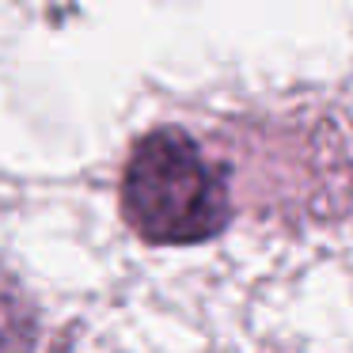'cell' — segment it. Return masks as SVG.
Here are the masks:
<instances>
[{"label":"cell","mask_w":353,"mask_h":353,"mask_svg":"<svg viewBox=\"0 0 353 353\" xmlns=\"http://www.w3.org/2000/svg\"><path fill=\"white\" fill-rule=\"evenodd\" d=\"M122 216L148 243H205L232 216L228 179L190 133L152 130L125 160Z\"/></svg>","instance_id":"cell-1"},{"label":"cell","mask_w":353,"mask_h":353,"mask_svg":"<svg viewBox=\"0 0 353 353\" xmlns=\"http://www.w3.org/2000/svg\"><path fill=\"white\" fill-rule=\"evenodd\" d=\"M31 342H34V312L8 281H0V353H27Z\"/></svg>","instance_id":"cell-2"}]
</instances>
